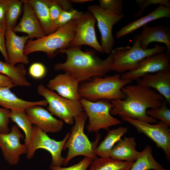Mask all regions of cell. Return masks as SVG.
I'll list each match as a JSON object with an SVG mask.
<instances>
[{
    "instance_id": "obj_1",
    "label": "cell",
    "mask_w": 170,
    "mask_h": 170,
    "mask_svg": "<svg viewBox=\"0 0 170 170\" xmlns=\"http://www.w3.org/2000/svg\"><path fill=\"white\" fill-rule=\"evenodd\" d=\"M122 91L125 96L124 99L111 100L113 116L118 115L145 122L157 123L156 120L147 115L148 108L155 109L162 104L163 96L151 88L139 84L127 85Z\"/></svg>"
},
{
    "instance_id": "obj_2",
    "label": "cell",
    "mask_w": 170,
    "mask_h": 170,
    "mask_svg": "<svg viewBox=\"0 0 170 170\" xmlns=\"http://www.w3.org/2000/svg\"><path fill=\"white\" fill-rule=\"evenodd\" d=\"M81 47H69L58 52L65 54L66 60L55 64L56 71H63L75 77L80 82L93 78L102 77L110 71L112 63L111 55L100 59L92 50L83 51Z\"/></svg>"
},
{
    "instance_id": "obj_3",
    "label": "cell",
    "mask_w": 170,
    "mask_h": 170,
    "mask_svg": "<svg viewBox=\"0 0 170 170\" xmlns=\"http://www.w3.org/2000/svg\"><path fill=\"white\" fill-rule=\"evenodd\" d=\"M132 82L121 79V75L118 74L95 77L80 82L79 94L81 98L92 102L101 99H124L126 97L122 89Z\"/></svg>"
},
{
    "instance_id": "obj_4",
    "label": "cell",
    "mask_w": 170,
    "mask_h": 170,
    "mask_svg": "<svg viewBox=\"0 0 170 170\" xmlns=\"http://www.w3.org/2000/svg\"><path fill=\"white\" fill-rule=\"evenodd\" d=\"M75 20L59 28L53 33L36 40H28L25 46L24 54L27 55L36 52L45 53L48 57L53 59L57 55L58 51L69 48L76 32Z\"/></svg>"
},
{
    "instance_id": "obj_5",
    "label": "cell",
    "mask_w": 170,
    "mask_h": 170,
    "mask_svg": "<svg viewBox=\"0 0 170 170\" xmlns=\"http://www.w3.org/2000/svg\"><path fill=\"white\" fill-rule=\"evenodd\" d=\"M132 47H120L113 49L110 54L112 59L110 71L123 73L136 68L144 59L153 54L163 52L167 47L155 44L154 48L143 49L139 45V34L135 35Z\"/></svg>"
},
{
    "instance_id": "obj_6",
    "label": "cell",
    "mask_w": 170,
    "mask_h": 170,
    "mask_svg": "<svg viewBox=\"0 0 170 170\" xmlns=\"http://www.w3.org/2000/svg\"><path fill=\"white\" fill-rule=\"evenodd\" d=\"M87 115L84 111L74 118L75 124L70 133V136L65 143L63 150L68 149V152L63 164L66 165L76 156H83L93 160L97 158L95 150L101 138L100 133H97L95 140L90 141L84 132Z\"/></svg>"
},
{
    "instance_id": "obj_7",
    "label": "cell",
    "mask_w": 170,
    "mask_h": 170,
    "mask_svg": "<svg viewBox=\"0 0 170 170\" xmlns=\"http://www.w3.org/2000/svg\"><path fill=\"white\" fill-rule=\"evenodd\" d=\"M37 92L47 101L48 110L67 124H73L74 118L84 111L79 100L64 98L42 84L38 85Z\"/></svg>"
},
{
    "instance_id": "obj_8",
    "label": "cell",
    "mask_w": 170,
    "mask_h": 170,
    "mask_svg": "<svg viewBox=\"0 0 170 170\" xmlns=\"http://www.w3.org/2000/svg\"><path fill=\"white\" fill-rule=\"evenodd\" d=\"M79 101L88 118L87 128L89 132H97L102 129L108 130L110 127L122 122L110 114L113 107L110 101L101 99L92 102L83 98Z\"/></svg>"
},
{
    "instance_id": "obj_9",
    "label": "cell",
    "mask_w": 170,
    "mask_h": 170,
    "mask_svg": "<svg viewBox=\"0 0 170 170\" xmlns=\"http://www.w3.org/2000/svg\"><path fill=\"white\" fill-rule=\"evenodd\" d=\"M70 134V132L67 133L62 140L57 141L50 138L46 133L34 125L33 126L31 140L27 147L26 158L28 160L32 159L37 150L43 149L47 150L51 154V165L61 166L65 158L62 156V151Z\"/></svg>"
},
{
    "instance_id": "obj_10",
    "label": "cell",
    "mask_w": 170,
    "mask_h": 170,
    "mask_svg": "<svg viewBox=\"0 0 170 170\" xmlns=\"http://www.w3.org/2000/svg\"><path fill=\"white\" fill-rule=\"evenodd\" d=\"M88 10L94 17L101 35V46L104 52L110 54L113 49L114 38L112 33L114 25L125 15L119 16L101 8L98 5H90Z\"/></svg>"
},
{
    "instance_id": "obj_11",
    "label": "cell",
    "mask_w": 170,
    "mask_h": 170,
    "mask_svg": "<svg viewBox=\"0 0 170 170\" xmlns=\"http://www.w3.org/2000/svg\"><path fill=\"white\" fill-rule=\"evenodd\" d=\"M121 118L134 126L139 133L144 134L155 142L158 148L163 150L166 159L170 161V130L168 126L160 121L156 124H151L129 118Z\"/></svg>"
},
{
    "instance_id": "obj_12",
    "label": "cell",
    "mask_w": 170,
    "mask_h": 170,
    "mask_svg": "<svg viewBox=\"0 0 170 170\" xmlns=\"http://www.w3.org/2000/svg\"><path fill=\"white\" fill-rule=\"evenodd\" d=\"M75 20L76 25V33L69 47L87 45L103 54V49L96 37L95 29L96 20L94 16L88 11H86Z\"/></svg>"
},
{
    "instance_id": "obj_13",
    "label": "cell",
    "mask_w": 170,
    "mask_h": 170,
    "mask_svg": "<svg viewBox=\"0 0 170 170\" xmlns=\"http://www.w3.org/2000/svg\"><path fill=\"white\" fill-rule=\"evenodd\" d=\"M170 52L166 51L149 56L139 63L135 69L122 73L121 79L132 81L144 76L163 71H170Z\"/></svg>"
},
{
    "instance_id": "obj_14",
    "label": "cell",
    "mask_w": 170,
    "mask_h": 170,
    "mask_svg": "<svg viewBox=\"0 0 170 170\" xmlns=\"http://www.w3.org/2000/svg\"><path fill=\"white\" fill-rule=\"evenodd\" d=\"M24 139L23 135L16 124L11 128L9 133H0V148L4 159L10 166L17 165L20 156L26 154L27 147L24 143L22 144L20 139Z\"/></svg>"
},
{
    "instance_id": "obj_15",
    "label": "cell",
    "mask_w": 170,
    "mask_h": 170,
    "mask_svg": "<svg viewBox=\"0 0 170 170\" xmlns=\"http://www.w3.org/2000/svg\"><path fill=\"white\" fill-rule=\"evenodd\" d=\"M25 111L32 124L46 133H58L63 128V122L55 118L42 106H32L26 109Z\"/></svg>"
},
{
    "instance_id": "obj_16",
    "label": "cell",
    "mask_w": 170,
    "mask_h": 170,
    "mask_svg": "<svg viewBox=\"0 0 170 170\" xmlns=\"http://www.w3.org/2000/svg\"><path fill=\"white\" fill-rule=\"evenodd\" d=\"M80 82L71 75L65 72L56 75L50 80L47 85L49 89L57 92L60 96L67 99L79 100V87Z\"/></svg>"
},
{
    "instance_id": "obj_17",
    "label": "cell",
    "mask_w": 170,
    "mask_h": 170,
    "mask_svg": "<svg viewBox=\"0 0 170 170\" xmlns=\"http://www.w3.org/2000/svg\"><path fill=\"white\" fill-rule=\"evenodd\" d=\"M23 3V14L19 23L13 31L14 32L25 33L30 39H37L46 36L32 8L25 0Z\"/></svg>"
},
{
    "instance_id": "obj_18",
    "label": "cell",
    "mask_w": 170,
    "mask_h": 170,
    "mask_svg": "<svg viewBox=\"0 0 170 170\" xmlns=\"http://www.w3.org/2000/svg\"><path fill=\"white\" fill-rule=\"evenodd\" d=\"M5 38V46L9 64L13 65L18 63L28 64L30 61L24 54V49L29 38L28 37L27 35L19 36L13 30L6 28Z\"/></svg>"
},
{
    "instance_id": "obj_19",
    "label": "cell",
    "mask_w": 170,
    "mask_h": 170,
    "mask_svg": "<svg viewBox=\"0 0 170 170\" xmlns=\"http://www.w3.org/2000/svg\"><path fill=\"white\" fill-rule=\"evenodd\" d=\"M139 34V45L143 49H147L150 43L156 42L164 43L166 51L170 52V29L166 26L156 25L150 26L147 25L142 26Z\"/></svg>"
},
{
    "instance_id": "obj_20",
    "label": "cell",
    "mask_w": 170,
    "mask_h": 170,
    "mask_svg": "<svg viewBox=\"0 0 170 170\" xmlns=\"http://www.w3.org/2000/svg\"><path fill=\"white\" fill-rule=\"evenodd\" d=\"M137 84L157 90L170 104V72L163 71L147 74L138 79Z\"/></svg>"
},
{
    "instance_id": "obj_21",
    "label": "cell",
    "mask_w": 170,
    "mask_h": 170,
    "mask_svg": "<svg viewBox=\"0 0 170 170\" xmlns=\"http://www.w3.org/2000/svg\"><path fill=\"white\" fill-rule=\"evenodd\" d=\"M170 17V7L160 5L146 15L131 22L121 28L116 33V37L118 39L131 33L138 28L154 20Z\"/></svg>"
},
{
    "instance_id": "obj_22",
    "label": "cell",
    "mask_w": 170,
    "mask_h": 170,
    "mask_svg": "<svg viewBox=\"0 0 170 170\" xmlns=\"http://www.w3.org/2000/svg\"><path fill=\"white\" fill-rule=\"evenodd\" d=\"M10 88L0 87V105L13 110H25L33 105L46 106L48 103L45 99L36 101L23 100L17 97Z\"/></svg>"
},
{
    "instance_id": "obj_23",
    "label": "cell",
    "mask_w": 170,
    "mask_h": 170,
    "mask_svg": "<svg viewBox=\"0 0 170 170\" xmlns=\"http://www.w3.org/2000/svg\"><path fill=\"white\" fill-rule=\"evenodd\" d=\"M136 145L134 138L125 137L113 146L110 151V157L117 160L134 162L140 153L136 150Z\"/></svg>"
},
{
    "instance_id": "obj_24",
    "label": "cell",
    "mask_w": 170,
    "mask_h": 170,
    "mask_svg": "<svg viewBox=\"0 0 170 170\" xmlns=\"http://www.w3.org/2000/svg\"><path fill=\"white\" fill-rule=\"evenodd\" d=\"M32 8L46 36L56 31L51 21L48 7L45 0H25Z\"/></svg>"
},
{
    "instance_id": "obj_25",
    "label": "cell",
    "mask_w": 170,
    "mask_h": 170,
    "mask_svg": "<svg viewBox=\"0 0 170 170\" xmlns=\"http://www.w3.org/2000/svg\"><path fill=\"white\" fill-rule=\"evenodd\" d=\"M126 127H119L109 131L104 140L96 147L95 153L100 157H110V151L116 143L128 132Z\"/></svg>"
},
{
    "instance_id": "obj_26",
    "label": "cell",
    "mask_w": 170,
    "mask_h": 170,
    "mask_svg": "<svg viewBox=\"0 0 170 170\" xmlns=\"http://www.w3.org/2000/svg\"><path fill=\"white\" fill-rule=\"evenodd\" d=\"M26 72L24 64L13 65L0 60V73L9 77L16 86H31V83L26 78Z\"/></svg>"
},
{
    "instance_id": "obj_27",
    "label": "cell",
    "mask_w": 170,
    "mask_h": 170,
    "mask_svg": "<svg viewBox=\"0 0 170 170\" xmlns=\"http://www.w3.org/2000/svg\"><path fill=\"white\" fill-rule=\"evenodd\" d=\"M152 150L150 146L147 145L133 162L130 170H167L155 159Z\"/></svg>"
},
{
    "instance_id": "obj_28",
    "label": "cell",
    "mask_w": 170,
    "mask_h": 170,
    "mask_svg": "<svg viewBox=\"0 0 170 170\" xmlns=\"http://www.w3.org/2000/svg\"><path fill=\"white\" fill-rule=\"evenodd\" d=\"M133 163L110 157H97L93 161L89 170H130Z\"/></svg>"
},
{
    "instance_id": "obj_29",
    "label": "cell",
    "mask_w": 170,
    "mask_h": 170,
    "mask_svg": "<svg viewBox=\"0 0 170 170\" xmlns=\"http://www.w3.org/2000/svg\"><path fill=\"white\" fill-rule=\"evenodd\" d=\"M10 120L15 123L24 132L25 135L24 143L28 147L31 139L33 126L25 110H11Z\"/></svg>"
},
{
    "instance_id": "obj_30",
    "label": "cell",
    "mask_w": 170,
    "mask_h": 170,
    "mask_svg": "<svg viewBox=\"0 0 170 170\" xmlns=\"http://www.w3.org/2000/svg\"><path fill=\"white\" fill-rule=\"evenodd\" d=\"M23 4L22 0H7L5 24L6 28L13 30L16 26Z\"/></svg>"
},
{
    "instance_id": "obj_31",
    "label": "cell",
    "mask_w": 170,
    "mask_h": 170,
    "mask_svg": "<svg viewBox=\"0 0 170 170\" xmlns=\"http://www.w3.org/2000/svg\"><path fill=\"white\" fill-rule=\"evenodd\" d=\"M167 102L165 101L160 107L151 109L146 110L147 115L155 119H159L168 126L170 125V110L167 105Z\"/></svg>"
},
{
    "instance_id": "obj_32",
    "label": "cell",
    "mask_w": 170,
    "mask_h": 170,
    "mask_svg": "<svg viewBox=\"0 0 170 170\" xmlns=\"http://www.w3.org/2000/svg\"><path fill=\"white\" fill-rule=\"evenodd\" d=\"M123 0H99V7L102 9L117 15H123Z\"/></svg>"
},
{
    "instance_id": "obj_33",
    "label": "cell",
    "mask_w": 170,
    "mask_h": 170,
    "mask_svg": "<svg viewBox=\"0 0 170 170\" xmlns=\"http://www.w3.org/2000/svg\"><path fill=\"white\" fill-rule=\"evenodd\" d=\"M84 13L74 9L68 11L62 10L55 24V30H57L72 20L78 19Z\"/></svg>"
},
{
    "instance_id": "obj_34",
    "label": "cell",
    "mask_w": 170,
    "mask_h": 170,
    "mask_svg": "<svg viewBox=\"0 0 170 170\" xmlns=\"http://www.w3.org/2000/svg\"><path fill=\"white\" fill-rule=\"evenodd\" d=\"M135 1L140 8L134 15V19L142 16L146 8L151 5L159 4L160 5L170 7V2L168 0H136Z\"/></svg>"
},
{
    "instance_id": "obj_35",
    "label": "cell",
    "mask_w": 170,
    "mask_h": 170,
    "mask_svg": "<svg viewBox=\"0 0 170 170\" xmlns=\"http://www.w3.org/2000/svg\"><path fill=\"white\" fill-rule=\"evenodd\" d=\"M93 160L89 158L85 157L78 163L68 167H62L50 165L51 170H87Z\"/></svg>"
},
{
    "instance_id": "obj_36",
    "label": "cell",
    "mask_w": 170,
    "mask_h": 170,
    "mask_svg": "<svg viewBox=\"0 0 170 170\" xmlns=\"http://www.w3.org/2000/svg\"><path fill=\"white\" fill-rule=\"evenodd\" d=\"M48 5L50 17L55 31V24L63 10L55 0H45Z\"/></svg>"
},
{
    "instance_id": "obj_37",
    "label": "cell",
    "mask_w": 170,
    "mask_h": 170,
    "mask_svg": "<svg viewBox=\"0 0 170 170\" xmlns=\"http://www.w3.org/2000/svg\"><path fill=\"white\" fill-rule=\"evenodd\" d=\"M10 110L4 108L0 107V133H8L10 129L8 127Z\"/></svg>"
},
{
    "instance_id": "obj_38",
    "label": "cell",
    "mask_w": 170,
    "mask_h": 170,
    "mask_svg": "<svg viewBox=\"0 0 170 170\" xmlns=\"http://www.w3.org/2000/svg\"><path fill=\"white\" fill-rule=\"evenodd\" d=\"M46 69L44 66L39 63L32 64L29 69V73L32 77L39 79L43 77L45 75Z\"/></svg>"
},
{
    "instance_id": "obj_39",
    "label": "cell",
    "mask_w": 170,
    "mask_h": 170,
    "mask_svg": "<svg viewBox=\"0 0 170 170\" xmlns=\"http://www.w3.org/2000/svg\"><path fill=\"white\" fill-rule=\"evenodd\" d=\"M6 27L5 25L0 24V52L3 55L5 62L9 63L6 46L5 35Z\"/></svg>"
},
{
    "instance_id": "obj_40",
    "label": "cell",
    "mask_w": 170,
    "mask_h": 170,
    "mask_svg": "<svg viewBox=\"0 0 170 170\" xmlns=\"http://www.w3.org/2000/svg\"><path fill=\"white\" fill-rule=\"evenodd\" d=\"M16 86L9 77L0 73V87L10 89Z\"/></svg>"
},
{
    "instance_id": "obj_41",
    "label": "cell",
    "mask_w": 170,
    "mask_h": 170,
    "mask_svg": "<svg viewBox=\"0 0 170 170\" xmlns=\"http://www.w3.org/2000/svg\"><path fill=\"white\" fill-rule=\"evenodd\" d=\"M7 0H3L0 2V24L5 25Z\"/></svg>"
},
{
    "instance_id": "obj_42",
    "label": "cell",
    "mask_w": 170,
    "mask_h": 170,
    "mask_svg": "<svg viewBox=\"0 0 170 170\" xmlns=\"http://www.w3.org/2000/svg\"><path fill=\"white\" fill-rule=\"evenodd\" d=\"M64 11H68L74 8H73L72 3L70 1L67 0H55Z\"/></svg>"
},
{
    "instance_id": "obj_43",
    "label": "cell",
    "mask_w": 170,
    "mask_h": 170,
    "mask_svg": "<svg viewBox=\"0 0 170 170\" xmlns=\"http://www.w3.org/2000/svg\"><path fill=\"white\" fill-rule=\"evenodd\" d=\"M72 3H84L86 2L93 1L92 0H70Z\"/></svg>"
},
{
    "instance_id": "obj_44",
    "label": "cell",
    "mask_w": 170,
    "mask_h": 170,
    "mask_svg": "<svg viewBox=\"0 0 170 170\" xmlns=\"http://www.w3.org/2000/svg\"><path fill=\"white\" fill-rule=\"evenodd\" d=\"M3 0H0V2H2V1Z\"/></svg>"
},
{
    "instance_id": "obj_45",
    "label": "cell",
    "mask_w": 170,
    "mask_h": 170,
    "mask_svg": "<svg viewBox=\"0 0 170 170\" xmlns=\"http://www.w3.org/2000/svg\"><path fill=\"white\" fill-rule=\"evenodd\" d=\"M0 170H2L0 168Z\"/></svg>"
}]
</instances>
